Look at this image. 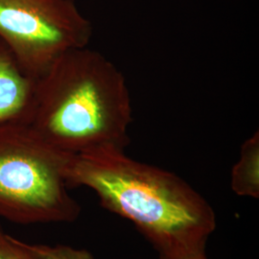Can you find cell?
Returning a JSON list of instances; mask_svg holds the SVG:
<instances>
[{"instance_id":"1","label":"cell","mask_w":259,"mask_h":259,"mask_svg":"<svg viewBox=\"0 0 259 259\" xmlns=\"http://www.w3.org/2000/svg\"><path fill=\"white\" fill-rule=\"evenodd\" d=\"M68 188L85 186L100 204L133 223L159 259L205 251L216 215L202 195L181 177L138 161L124 149L100 148L73 155Z\"/></svg>"},{"instance_id":"2","label":"cell","mask_w":259,"mask_h":259,"mask_svg":"<svg viewBox=\"0 0 259 259\" xmlns=\"http://www.w3.org/2000/svg\"><path fill=\"white\" fill-rule=\"evenodd\" d=\"M133 122L129 88L120 69L88 47L69 50L37 79L31 128L71 155L124 149Z\"/></svg>"},{"instance_id":"3","label":"cell","mask_w":259,"mask_h":259,"mask_svg":"<svg viewBox=\"0 0 259 259\" xmlns=\"http://www.w3.org/2000/svg\"><path fill=\"white\" fill-rule=\"evenodd\" d=\"M72 156L49 145L29 124H1L0 217L20 225L76 221L81 206L66 183Z\"/></svg>"},{"instance_id":"4","label":"cell","mask_w":259,"mask_h":259,"mask_svg":"<svg viewBox=\"0 0 259 259\" xmlns=\"http://www.w3.org/2000/svg\"><path fill=\"white\" fill-rule=\"evenodd\" d=\"M93 30L74 0H0V39L35 79L65 52L88 47Z\"/></svg>"},{"instance_id":"5","label":"cell","mask_w":259,"mask_h":259,"mask_svg":"<svg viewBox=\"0 0 259 259\" xmlns=\"http://www.w3.org/2000/svg\"><path fill=\"white\" fill-rule=\"evenodd\" d=\"M37 79L27 74L0 39V125L29 124Z\"/></svg>"},{"instance_id":"6","label":"cell","mask_w":259,"mask_h":259,"mask_svg":"<svg viewBox=\"0 0 259 259\" xmlns=\"http://www.w3.org/2000/svg\"><path fill=\"white\" fill-rule=\"evenodd\" d=\"M231 185L236 194L258 199V131L242 144L240 158L232 168Z\"/></svg>"},{"instance_id":"7","label":"cell","mask_w":259,"mask_h":259,"mask_svg":"<svg viewBox=\"0 0 259 259\" xmlns=\"http://www.w3.org/2000/svg\"><path fill=\"white\" fill-rule=\"evenodd\" d=\"M0 259H45L32 244L19 240L5 232L0 224Z\"/></svg>"},{"instance_id":"8","label":"cell","mask_w":259,"mask_h":259,"mask_svg":"<svg viewBox=\"0 0 259 259\" xmlns=\"http://www.w3.org/2000/svg\"><path fill=\"white\" fill-rule=\"evenodd\" d=\"M45 259H94L93 254L84 249H76L66 245H32Z\"/></svg>"},{"instance_id":"9","label":"cell","mask_w":259,"mask_h":259,"mask_svg":"<svg viewBox=\"0 0 259 259\" xmlns=\"http://www.w3.org/2000/svg\"><path fill=\"white\" fill-rule=\"evenodd\" d=\"M178 259H207V257L205 255V251H203V252H197L193 254H189V255L183 256V257Z\"/></svg>"}]
</instances>
